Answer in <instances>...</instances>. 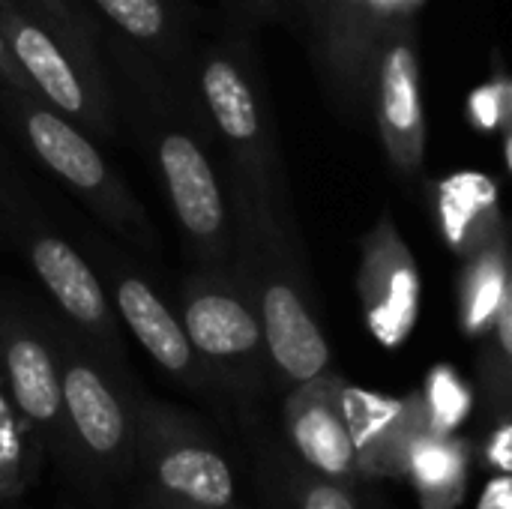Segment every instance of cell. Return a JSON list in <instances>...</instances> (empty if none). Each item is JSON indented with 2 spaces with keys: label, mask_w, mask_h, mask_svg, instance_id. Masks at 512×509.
Instances as JSON below:
<instances>
[{
  "label": "cell",
  "mask_w": 512,
  "mask_h": 509,
  "mask_svg": "<svg viewBox=\"0 0 512 509\" xmlns=\"http://www.w3.org/2000/svg\"><path fill=\"white\" fill-rule=\"evenodd\" d=\"M0 33L39 99L90 138L117 135L102 33L81 0H0Z\"/></svg>",
  "instance_id": "4"
},
{
  "label": "cell",
  "mask_w": 512,
  "mask_h": 509,
  "mask_svg": "<svg viewBox=\"0 0 512 509\" xmlns=\"http://www.w3.org/2000/svg\"><path fill=\"white\" fill-rule=\"evenodd\" d=\"M117 120L153 168L192 267L228 270L234 219L225 177L213 162V132L189 84L150 60L102 42Z\"/></svg>",
  "instance_id": "1"
},
{
  "label": "cell",
  "mask_w": 512,
  "mask_h": 509,
  "mask_svg": "<svg viewBox=\"0 0 512 509\" xmlns=\"http://www.w3.org/2000/svg\"><path fill=\"white\" fill-rule=\"evenodd\" d=\"M474 465V441L456 432L426 435L405 468V477L417 489L420 509H456L462 504Z\"/></svg>",
  "instance_id": "20"
},
{
  "label": "cell",
  "mask_w": 512,
  "mask_h": 509,
  "mask_svg": "<svg viewBox=\"0 0 512 509\" xmlns=\"http://www.w3.org/2000/svg\"><path fill=\"white\" fill-rule=\"evenodd\" d=\"M93 270L99 273L108 300L120 327H126L135 342L147 351V357L183 390L213 396L219 393L204 363L198 360L180 315L168 306L159 288L120 252L105 249L102 243H90Z\"/></svg>",
  "instance_id": "13"
},
{
  "label": "cell",
  "mask_w": 512,
  "mask_h": 509,
  "mask_svg": "<svg viewBox=\"0 0 512 509\" xmlns=\"http://www.w3.org/2000/svg\"><path fill=\"white\" fill-rule=\"evenodd\" d=\"M102 42L120 45L189 84L192 45L204 15L186 0H81Z\"/></svg>",
  "instance_id": "15"
},
{
  "label": "cell",
  "mask_w": 512,
  "mask_h": 509,
  "mask_svg": "<svg viewBox=\"0 0 512 509\" xmlns=\"http://www.w3.org/2000/svg\"><path fill=\"white\" fill-rule=\"evenodd\" d=\"M135 509H174L168 501H162V498H156V495H150V498H144L141 504Z\"/></svg>",
  "instance_id": "29"
},
{
  "label": "cell",
  "mask_w": 512,
  "mask_h": 509,
  "mask_svg": "<svg viewBox=\"0 0 512 509\" xmlns=\"http://www.w3.org/2000/svg\"><path fill=\"white\" fill-rule=\"evenodd\" d=\"M63 393V465L90 489L108 492L135 474V390L126 369L105 360L54 312Z\"/></svg>",
  "instance_id": "6"
},
{
  "label": "cell",
  "mask_w": 512,
  "mask_h": 509,
  "mask_svg": "<svg viewBox=\"0 0 512 509\" xmlns=\"http://www.w3.org/2000/svg\"><path fill=\"white\" fill-rule=\"evenodd\" d=\"M234 249L231 273L246 288L264 333L270 384L291 390L330 369V345L318 321V297L300 240L291 195L225 180Z\"/></svg>",
  "instance_id": "2"
},
{
  "label": "cell",
  "mask_w": 512,
  "mask_h": 509,
  "mask_svg": "<svg viewBox=\"0 0 512 509\" xmlns=\"http://www.w3.org/2000/svg\"><path fill=\"white\" fill-rule=\"evenodd\" d=\"M429 201L444 243L465 258L489 234L507 225L498 204V183L480 171H456L429 183Z\"/></svg>",
  "instance_id": "18"
},
{
  "label": "cell",
  "mask_w": 512,
  "mask_h": 509,
  "mask_svg": "<svg viewBox=\"0 0 512 509\" xmlns=\"http://www.w3.org/2000/svg\"><path fill=\"white\" fill-rule=\"evenodd\" d=\"M474 459L495 474L512 471V411L492 414V426L480 447H474Z\"/></svg>",
  "instance_id": "25"
},
{
  "label": "cell",
  "mask_w": 512,
  "mask_h": 509,
  "mask_svg": "<svg viewBox=\"0 0 512 509\" xmlns=\"http://www.w3.org/2000/svg\"><path fill=\"white\" fill-rule=\"evenodd\" d=\"M357 297L378 345L393 351L408 342L420 318V270L390 210L360 240Z\"/></svg>",
  "instance_id": "14"
},
{
  "label": "cell",
  "mask_w": 512,
  "mask_h": 509,
  "mask_svg": "<svg viewBox=\"0 0 512 509\" xmlns=\"http://www.w3.org/2000/svg\"><path fill=\"white\" fill-rule=\"evenodd\" d=\"M420 402L426 408L432 432L447 435V432H456L468 420L471 405H474V390L450 363H438L429 369L423 381Z\"/></svg>",
  "instance_id": "22"
},
{
  "label": "cell",
  "mask_w": 512,
  "mask_h": 509,
  "mask_svg": "<svg viewBox=\"0 0 512 509\" xmlns=\"http://www.w3.org/2000/svg\"><path fill=\"white\" fill-rule=\"evenodd\" d=\"M345 378L333 369L285 390V435L309 474L354 486L360 480L351 429L342 408Z\"/></svg>",
  "instance_id": "16"
},
{
  "label": "cell",
  "mask_w": 512,
  "mask_h": 509,
  "mask_svg": "<svg viewBox=\"0 0 512 509\" xmlns=\"http://www.w3.org/2000/svg\"><path fill=\"white\" fill-rule=\"evenodd\" d=\"M282 6H285V21H291V24H294V18H297V12H300L303 0H282Z\"/></svg>",
  "instance_id": "30"
},
{
  "label": "cell",
  "mask_w": 512,
  "mask_h": 509,
  "mask_svg": "<svg viewBox=\"0 0 512 509\" xmlns=\"http://www.w3.org/2000/svg\"><path fill=\"white\" fill-rule=\"evenodd\" d=\"M507 297H512V282L510 237L504 225L462 258V273L456 282L459 330L468 339H483Z\"/></svg>",
  "instance_id": "19"
},
{
  "label": "cell",
  "mask_w": 512,
  "mask_h": 509,
  "mask_svg": "<svg viewBox=\"0 0 512 509\" xmlns=\"http://www.w3.org/2000/svg\"><path fill=\"white\" fill-rule=\"evenodd\" d=\"M477 509H512L510 474H495V477L486 483Z\"/></svg>",
  "instance_id": "27"
},
{
  "label": "cell",
  "mask_w": 512,
  "mask_h": 509,
  "mask_svg": "<svg viewBox=\"0 0 512 509\" xmlns=\"http://www.w3.org/2000/svg\"><path fill=\"white\" fill-rule=\"evenodd\" d=\"M177 315L219 393L258 399L273 390L258 312L231 270H186Z\"/></svg>",
  "instance_id": "8"
},
{
  "label": "cell",
  "mask_w": 512,
  "mask_h": 509,
  "mask_svg": "<svg viewBox=\"0 0 512 509\" xmlns=\"http://www.w3.org/2000/svg\"><path fill=\"white\" fill-rule=\"evenodd\" d=\"M372 120L396 177L405 183L414 180L426 159V111L417 24L408 9L387 12L381 27L372 78Z\"/></svg>",
  "instance_id": "12"
},
{
  "label": "cell",
  "mask_w": 512,
  "mask_h": 509,
  "mask_svg": "<svg viewBox=\"0 0 512 509\" xmlns=\"http://www.w3.org/2000/svg\"><path fill=\"white\" fill-rule=\"evenodd\" d=\"M294 509H360V504L354 486L306 474L294 489Z\"/></svg>",
  "instance_id": "24"
},
{
  "label": "cell",
  "mask_w": 512,
  "mask_h": 509,
  "mask_svg": "<svg viewBox=\"0 0 512 509\" xmlns=\"http://www.w3.org/2000/svg\"><path fill=\"white\" fill-rule=\"evenodd\" d=\"M135 471L150 495L186 509H237L231 462L204 426L165 402L135 396Z\"/></svg>",
  "instance_id": "9"
},
{
  "label": "cell",
  "mask_w": 512,
  "mask_h": 509,
  "mask_svg": "<svg viewBox=\"0 0 512 509\" xmlns=\"http://www.w3.org/2000/svg\"><path fill=\"white\" fill-rule=\"evenodd\" d=\"M189 87L225 159V180L291 195L255 33L225 18L201 27L189 60Z\"/></svg>",
  "instance_id": "3"
},
{
  "label": "cell",
  "mask_w": 512,
  "mask_h": 509,
  "mask_svg": "<svg viewBox=\"0 0 512 509\" xmlns=\"http://www.w3.org/2000/svg\"><path fill=\"white\" fill-rule=\"evenodd\" d=\"M45 450L21 420L0 381V504L18 501L36 483Z\"/></svg>",
  "instance_id": "21"
},
{
  "label": "cell",
  "mask_w": 512,
  "mask_h": 509,
  "mask_svg": "<svg viewBox=\"0 0 512 509\" xmlns=\"http://www.w3.org/2000/svg\"><path fill=\"white\" fill-rule=\"evenodd\" d=\"M0 246L12 249L48 294V306L69 321L117 369H126L123 330L108 291L81 255L42 210L27 177L12 162L0 138Z\"/></svg>",
  "instance_id": "5"
},
{
  "label": "cell",
  "mask_w": 512,
  "mask_h": 509,
  "mask_svg": "<svg viewBox=\"0 0 512 509\" xmlns=\"http://www.w3.org/2000/svg\"><path fill=\"white\" fill-rule=\"evenodd\" d=\"M0 381L45 456L63 462V393L54 309L0 288Z\"/></svg>",
  "instance_id": "11"
},
{
  "label": "cell",
  "mask_w": 512,
  "mask_h": 509,
  "mask_svg": "<svg viewBox=\"0 0 512 509\" xmlns=\"http://www.w3.org/2000/svg\"><path fill=\"white\" fill-rule=\"evenodd\" d=\"M171 507H174V504H171ZM174 509H186V507H174Z\"/></svg>",
  "instance_id": "31"
},
{
  "label": "cell",
  "mask_w": 512,
  "mask_h": 509,
  "mask_svg": "<svg viewBox=\"0 0 512 509\" xmlns=\"http://www.w3.org/2000/svg\"><path fill=\"white\" fill-rule=\"evenodd\" d=\"M222 18L249 33H258L264 24L285 18V6L282 0H222Z\"/></svg>",
  "instance_id": "26"
},
{
  "label": "cell",
  "mask_w": 512,
  "mask_h": 509,
  "mask_svg": "<svg viewBox=\"0 0 512 509\" xmlns=\"http://www.w3.org/2000/svg\"><path fill=\"white\" fill-rule=\"evenodd\" d=\"M492 66H495L492 78L486 84L474 87L471 96L465 99V117L483 135H492V132L512 126V84L504 63H501V54H495Z\"/></svg>",
  "instance_id": "23"
},
{
  "label": "cell",
  "mask_w": 512,
  "mask_h": 509,
  "mask_svg": "<svg viewBox=\"0 0 512 509\" xmlns=\"http://www.w3.org/2000/svg\"><path fill=\"white\" fill-rule=\"evenodd\" d=\"M342 408L351 429L360 477H405L414 447L432 435L420 393L381 396L345 381Z\"/></svg>",
  "instance_id": "17"
},
{
  "label": "cell",
  "mask_w": 512,
  "mask_h": 509,
  "mask_svg": "<svg viewBox=\"0 0 512 509\" xmlns=\"http://www.w3.org/2000/svg\"><path fill=\"white\" fill-rule=\"evenodd\" d=\"M387 0H303L300 27L330 108L351 126L372 117V78Z\"/></svg>",
  "instance_id": "10"
},
{
  "label": "cell",
  "mask_w": 512,
  "mask_h": 509,
  "mask_svg": "<svg viewBox=\"0 0 512 509\" xmlns=\"http://www.w3.org/2000/svg\"><path fill=\"white\" fill-rule=\"evenodd\" d=\"M0 120L24 144V150L120 243L150 258L159 255L153 219L84 129L54 111L36 93L6 84H0Z\"/></svg>",
  "instance_id": "7"
},
{
  "label": "cell",
  "mask_w": 512,
  "mask_h": 509,
  "mask_svg": "<svg viewBox=\"0 0 512 509\" xmlns=\"http://www.w3.org/2000/svg\"><path fill=\"white\" fill-rule=\"evenodd\" d=\"M0 84H6V87H18V90H30V93H33L30 81L24 78V72H21V69H18V63L12 60V54H9V45H6L3 33H0Z\"/></svg>",
  "instance_id": "28"
}]
</instances>
